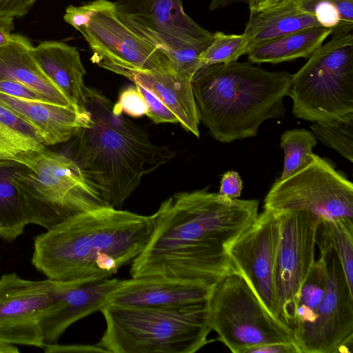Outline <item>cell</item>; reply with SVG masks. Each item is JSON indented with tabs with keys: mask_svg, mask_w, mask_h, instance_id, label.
Masks as SVG:
<instances>
[{
	"mask_svg": "<svg viewBox=\"0 0 353 353\" xmlns=\"http://www.w3.org/2000/svg\"><path fill=\"white\" fill-rule=\"evenodd\" d=\"M258 206V200L231 199L207 189L172 194L152 214V234L130 263L131 276L215 284L236 271L228 249L256 218Z\"/></svg>",
	"mask_w": 353,
	"mask_h": 353,
	"instance_id": "6da1fadb",
	"label": "cell"
},
{
	"mask_svg": "<svg viewBox=\"0 0 353 353\" xmlns=\"http://www.w3.org/2000/svg\"><path fill=\"white\" fill-rule=\"evenodd\" d=\"M152 228V215L110 205L90 210L36 236L32 263L53 280L109 279L143 251Z\"/></svg>",
	"mask_w": 353,
	"mask_h": 353,
	"instance_id": "7a4b0ae2",
	"label": "cell"
},
{
	"mask_svg": "<svg viewBox=\"0 0 353 353\" xmlns=\"http://www.w3.org/2000/svg\"><path fill=\"white\" fill-rule=\"evenodd\" d=\"M84 106L92 123L72 138L71 157L108 205L121 209L144 176L174 156L151 141L147 131L113 111V103L88 87Z\"/></svg>",
	"mask_w": 353,
	"mask_h": 353,
	"instance_id": "3957f363",
	"label": "cell"
},
{
	"mask_svg": "<svg viewBox=\"0 0 353 353\" xmlns=\"http://www.w3.org/2000/svg\"><path fill=\"white\" fill-rule=\"evenodd\" d=\"M292 74L250 62L201 67L191 79L200 119L223 143L255 137L263 122L283 118Z\"/></svg>",
	"mask_w": 353,
	"mask_h": 353,
	"instance_id": "277c9868",
	"label": "cell"
},
{
	"mask_svg": "<svg viewBox=\"0 0 353 353\" xmlns=\"http://www.w3.org/2000/svg\"><path fill=\"white\" fill-rule=\"evenodd\" d=\"M100 312L105 329L97 345L105 352L194 353L212 341L208 301L173 309L106 305Z\"/></svg>",
	"mask_w": 353,
	"mask_h": 353,
	"instance_id": "5b68a950",
	"label": "cell"
},
{
	"mask_svg": "<svg viewBox=\"0 0 353 353\" xmlns=\"http://www.w3.org/2000/svg\"><path fill=\"white\" fill-rule=\"evenodd\" d=\"M12 176L28 224L50 229L90 210L108 205L70 157L46 147L19 154Z\"/></svg>",
	"mask_w": 353,
	"mask_h": 353,
	"instance_id": "8992f818",
	"label": "cell"
},
{
	"mask_svg": "<svg viewBox=\"0 0 353 353\" xmlns=\"http://www.w3.org/2000/svg\"><path fill=\"white\" fill-rule=\"evenodd\" d=\"M292 113L308 121L353 113V35L334 37L292 74Z\"/></svg>",
	"mask_w": 353,
	"mask_h": 353,
	"instance_id": "52a82bcc",
	"label": "cell"
},
{
	"mask_svg": "<svg viewBox=\"0 0 353 353\" xmlns=\"http://www.w3.org/2000/svg\"><path fill=\"white\" fill-rule=\"evenodd\" d=\"M63 19L83 36L93 52L92 61L101 68L118 74L125 70H174L163 52L119 19L114 2L94 0L79 6L70 5Z\"/></svg>",
	"mask_w": 353,
	"mask_h": 353,
	"instance_id": "ba28073f",
	"label": "cell"
},
{
	"mask_svg": "<svg viewBox=\"0 0 353 353\" xmlns=\"http://www.w3.org/2000/svg\"><path fill=\"white\" fill-rule=\"evenodd\" d=\"M212 330L233 353L270 343H296L293 331L265 308L243 276L235 271L214 284L208 301Z\"/></svg>",
	"mask_w": 353,
	"mask_h": 353,
	"instance_id": "9c48e42d",
	"label": "cell"
},
{
	"mask_svg": "<svg viewBox=\"0 0 353 353\" xmlns=\"http://www.w3.org/2000/svg\"><path fill=\"white\" fill-rule=\"evenodd\" d=\"M263 208L275 213L307 211L322 221L353 219V184L314 154L312 161L301 170L274 183Z\"/></svg>",
	"mask_w": 353,
	"mask_h": 353,
	"instance_id": "30bf717a",
	"label": "cell"
},
{
	"mask_svg": "<svg viewBox=\"0 0 353 353\" xmlns=\"http://www.w3.org/2000/svg\"><path fill=\"white\" fill-rule=\"evenodd\" d=\"M88 281L29 280L17 273L0 277V342L43 348L41 319L65 290Z\"/></svg>",
	"mask_w": 353,
	"mask_h": 353,
	"instance_id": "8fae6325",
	"label": "cell"
},
{
	"mask_svg": "<svg viewBox=\"0 0 353 353\" xmlns=\"http://www.w3.org/2000/svg\"><path fill=\"white\" fill-rule=\"evenodd\" d=\"M281 237L276 262L279 320L292 331L300 289L315 262V244L322 219L307 211L279 213Z\"/></svg>",
	"mask_w": 353,
	"mask_h": 353,
	"instance_id": "7c38bea8",
	"label": "cell"
},
{
	"mask_svg": "<svg viewBox=\"0 0 353 353\" xmlns=\"http://www.w3.org/2000/svg\"><path fill=\"white\" fill-rule=\"evenodd\" d=\"M281 228V214L264 210L228 249L234 270L243 276L268 312L279 321L276 281Z\"/></svg>",
	"mask_w": 353,
	"mask_h": 353,
	"instance_id": "4fadbf2b",
	"label": "cell"
},
{
	"mask_svg": "<svg viewBox=\"0 0 353 353\" xmlns=\"http://www.w3.org/2000/svg\"><path fill=\"white\" fill-rule=\"evenodd\" d=\"M327 269L324 294L317 317L296 341L301 353H350L353 346V290L332 250L321 251Z\"/></svg>",
	"mask_w": 353,
	"mask_h": 353,
	"instance_id": "5bb4252c",
	"label": "cell"
},
{
	"mask_svg": "<svg viewBox=\"0 0 353 353\" xmlns=\"http://www.w3.org/2000/svg\"><path fill=\"white\" fill-rule=\"evenodd\" d=\"M201 281L163 276L120 280L106 305L123 307L183 308L207 303L212 288Z\"/></svg>",
	"mask_w": 353,
	"mask_h": 353,
	"instance_id": "9a60e30c",
	"label": "cell"
},
{
	"mask_svg": "<svg viewBox=\"0 0 353 353\" xmlns=\"http://www.w3.org/2000/svg\"><path fill=\"white\" fill-rule=\"evenodd\" d=\"M114 4L118 14L185 43L207 48L213 39L214 33L185 12L182 0H119Z\"/></svg>",
	"mask_w": 353,
	"mask_h": 353,
	"instance_id": "2e32d148",
	"label": "cell"
},
{
	"mask_svg": "<svg viewBox=\"0 0 353 353\" xmlns=\"http://www.w3.org/2000/svg\"><path fill=\"white\" fill-rule=\"evenodd\" d=\"M120 279H105L81 282L63 292L48 307L41 321L46 344L58 343L59 338L74 323L106 305L108 296Z\"/></svg>",
	"mask_w": 353,
	"mask_h": 353,
	"instance_id": "e0dca14e",
	"label": "cell"
},
{
	"mask_svg": "<svg viewBox=\"0 0 353 353\" xmlns=\"http://www.w3.org/2000/svg\"><path fill=\"white\" fill-rule=\"evenodd\" d=\"M0 103L33 126L46 146L68 141L80 129L92 123L91 114L86 108L61 106L47 101L12 97L1 92Z\"/></svg>",
	"mask_w": 353,
	"mask_h": 353,
	"instance_id": "ac0fdd59",
	"label": "cell"
},
{
	"mask_svg": "<svg viewBox=\"0 0 353 353\" xmlns=\"http://www.w3.org/2000/svg\"><path fill=\"white\" fill-rule=\"evenodd\" d=\"M32 54L45 75L75 105L84 106L85 70L77 48L57 41L41 42L32 48Z\"/></svg>",
	"mask_w": 353,
	"mask_h": 353,
	"instance_id": "d6986e66",
	"label": "cell"
},
{
	"mask_svg": "<svg viewBox=\"0 0 353 353\" xmlns=\"http://www.w3.org/2000/svg\"><path fill=\"white\" fill-rule=\"evenodd\" d=\"M32 48L28 38L17 34L14 39L0 47V81H11L23 85L47 102L79 108L42 72L32 57Z\"/></svg>",
	"mask_w": 353,
	"mask_h": 353,
	"instance_id": "ffe728a7",
	"label": "cell"
},
{
	"mask_svg": "<svg viewBox=\"0 0 353 353\" xmlns=\"http://www.w3.org/2000/svg\"><path fill=\"white\" fill-rule=\"evenodd\" d=\"M120 75L152 91L173 112L185 130L199 137L200 117L191 79L174 70L163 72L125 70Z\"/></svg>",
	"mask_w": 353,
	"mask_h": 353,
	"instance_id": "44dd1931",
	"label": "cell"
},
{
	"mask_svg": "<svg viewBox=\"0 0 353 353\" xmlns=\"http://www.w3.org/2000/svg\"><path fill=\"white\" fill-rule=\"evenodd\" d=\"M318 26L321 25L315 16L299 8L294 0L265 10L250 12L243 34L249 51L264 41Z\"/></svg>",
	"mask_w": 353,
	"mask_h": 353,
	"instance_id": "7402d4cb",
	"label": "cell"
},
{
	"mask_svg": "<svg viewBox=\"0 0 353 353\" xmlns=\"http://www.w3.org/2000/svg\"><path fill=\"white\" fill-rule=\"evenodd\" d=\"M331 30L312 27L252 47L246 54L252 63L276 64L298 58H309L331 34Z\"/></svg>",
	"mask_w": 353,
	"mask_h": 353,
	"instance_id": "603a6c76",
	"label": "cell"
},
{
	"mask_svg": "<svg viewBox=\"0 0 353 353\" xmlns=\"http://www.w3.org/2000/svg\"><path fill=\"white\" fill-rule=\"evenodd\" d=\"M117 16L131 30L163 52L173 63L176 72L192 79L194 74L203 67L200 56L205 47L185 43L145 28L118 14Z\"/></svg>",
	"mask_w": 353,
	"mask_h": 353,
	"instance_id": "cb8c5ba5",
	"label": "cell"
},
{
	"mask_svg": "<svg viewBox=\"0 0 353 353\" xmlns=\"http://www.w3.org/2000/svg\"><path fill=\"white\" fill-rule=\"evenodd\" d=\"M17 164L0 161V237L7 242L19 237L28 224L21 196L12 176Z\"/></svg>",
	"mask_w": 353,
	"mask_h": 353,
	"instance_id": "d4e9b609",
	"label": "cell"
},
{
	"mask_svg": "<svg viewBox=\"0 0 353 353\" xmlns=\"http://www.w3.org/2000/svg\"><path fill=\"white\" fill-rule=\"evenodd\" d=\"M38 131L13 111L0 103V161L45 148Z\"/></svg>",
	"mask_w": 353,
	"mask_h": 353,
	"instance_id": "484cf974",
	"label": "cell"
},
{
	"mask_svg": "<svg viewBox=\"0 0 353 353\" xmlns=\"http://www.w3.org/2000/svg\"><path fill=\"white\" fill-rule=\"evenodd\" d=\"M327 277L325 256L315 261L303 282L297 299L296 325L293 330L296 341L302 336L314 323L322 301Z\"/></svg>",
	"mask_w": 353,
	"mask_h": 353,
	"instance_id": "4316f807",
	"label": "cell"
},
{
	"mask_svg": "<svg viewBox=\"0 0 353 353\" xmlns=\"http://www.w3.org/2000/svg\"><path fill=\"white\" fill-rule=\"evenodd\" d=\"M320 252L332 250L342 266L347 283L353 290V222L352 219L341 218L321 222Z\"/></svg>",
	"mask_w": 353,
	"mask_h": 353,
	"instance_id": "83f0119b",
	"label": "cell"
},
{
	"mask_svg": "<svg viewBox=\"0 0 353 353\" xmlns=\"http://www.w3.org/2000/svg\"><path fill=\"white\" fill-rule=\"evenodd\" d=\"M302 10L313 14L321 26L330 29L332 37L351 33L353 0H296Z\"/></svg>",
	"mask_w": 353,
	"mask_h": 353,
	"instance_id": "f1b7e54d",
	"label": "cell"
},
{
	"mask_svg": "<svg viewBox=\"0 0 353 353\" xmlns=\"http://www.w3.org/2000/svg\"><path fill=\"white\" fill-rule=\"evenodd\" d=\"M316 145V139L310 130L293 129L283 132L280 146L284 152V164L278 180L287 179L310 163L314 154L312 148Z\"/></svg>",
	"mask_w": 353,
	"mask_h": 353,
	"instance_id": "f546056e",
	"label": "cell"
},
{
	"mask_svg": "<svg viewBox=\"0 0 353 353\" xmlns=\"http://www.w3.org/2000/svg\"><path fill=\"white\" fill-rule=\"evenodd\" d=\"M310 128L316 139L353 161V113L340 119L314 121Z\"/></svg>",
	"mask_w": 353,
	"mask_h": 353,
	"instance_id": "4dcf8cb0",
	"label": "cell"
},
{
	"mask_svg": "<svg viewBox=\"0 0 353 353\" xmlns=\"http://www.w3.org/2000/svg\"><path fill=\"white\" fill-rule=\"evenodd\" d=\"M248 52L247 41L243 34H226L217 31L214 33L211 43L201 53L200 60L203 66L229 63L236 61Z\"/></svg>",
	"mask_w": 353,
	"mask_h": 353,
	"instance_id": "1f68e13d",
	"label": "cell"
},
{
	"mask_svg": "<svg viewBox=\"0 0 353 353\" xmlns=\"http://www.w3.org/2000/svg\"><path fill=\"white\" fill-rule=\"evenodd\" d=\"M113 111L116 114L125 113L132 117L147 114V104L135 84L127 87L120 93L117 102L113 105Z\"/></svg>",
	"mask_w": 353,
	"mask_h": 353,
	"instance_id": "d6a6232c",
	"label": "cell"
},
{
	"mask_svg": "<svg viewBox=\"0 0 353 353\" xmlns=\"http://www.w3.org/2000/svg\"><path fill=\"white\" fill-rule=\"evenodd\" d=\"M144 98L148 107L146 115L155 123H179L177 117L159 98L146 88L134 83Z\"/></svg>",
	"mask_w": 353,
	"mask_h": 353,
	"instance_id": "836d02e7",
	"label": "cell"
},
{
	"mask_svg": "<svg viewBox=\"0 0 353 353\" xmlns=\"http://www.w3.org/2000/svg\"><path fill=\"white\" fill-rule=\"evenodd\" d=\"M0 92L19 99L46 101L41 95L29 88L11 81H0Z\"/></svg>",
	"mask_w": 353,
	"mask_h": 353,
	"instance_id": "e575fe53",
	"label": "cell"
},
{
	"mask_svg": "<svg viewBox=\"0 0 353 353\" xmlns=\"http://www.w3.org/2000/svg\"><path fill=\"white\" fill-rule=\"evenodd\" d=\"M219 194L228 198L237 199L241 196L243 181L239 173L228 171L223 174L221 180Z\"/></svg>",
	"mask_w": 353,
	"mask_h": 353,
	"instance_id": "d590c367",
	"label": "cell"
},
{
	"mask_svg": "<svg viewBox=\"0 0 353 353\" xmlns=\"http://www.w3.org/2000/svg\"><path fill=\"white\" fill-rule=\"evenodd\" d=\"M37 0H0V17H21Z\"/></svg>",
	"mask_w": 353,
	"mask_h": 353,
	"instance_id": "8d00e7d4",
	"label": "cell"
},
{
	"mask_svg": "<svg viewBox=\"0 0 353 353\" xmlns=\"http://www.w3.org/2000/svg\"><path fill=\"white\" fill-rule=\"evenodd\" d=\"M46 353H61V352H105V351L95 345H63L58 343L46 344L43 347Z\"/></svg>",
	"mask_w": 353,
	"mask_h": 353,
	"instance_id": "74e56055",
	"label": "cell"
},
{
	"mask_svg": "<svg viewBox=\"0 0 353 353\" xmlns=\"http://www.w3.org/2000/svg\"><path fill=\"white\" fill-rule=\"evenodd\" d=\"M301 353L295 343H270L250 349L248 353Z\"/></svg>",
	"mask_w": 353,
	"mask_h": 353,
	"instance_id": "f35d334b",
	"label": "cell"
},
{
	"mask_svg": "<svg viewBox=\"0 0 353 353\" xmlns=\"http://www.w3.org/2000/svg\"><path fill=\"white\" fill-rule=\"evenodd\" d=\"M13 19L12 17H0V47L11 41L16 36V34L12 33Z\"/></svg>",
	"mask_w": 353,
	"mask_h": 353,
	"instance_id": "ab89813d",
	"label": "cell"
},
{
	"mask_svg": "<svg viewBox=\"0 0 353 353\" xmlns=\"http://www.w3.org/2000/svg\"><path fill=\"white\" fill-rule=\"evenodd\" d=\"M294 0H251L248 4L250 12L265 10L279 6Z\"/></svg>",
	"mask_w": 353,
	"mask_h": 353,
	"instance_id": "60d3db41",
	"label": "cell"
},
{
	"mask_svg": "<svg viewBox=\"0 0 353 353\" xmlns=\"http://www.w3.org/2000/svg\"><path fill=\"white\" fill-rule=\"evenodd\" d=\"M251 0H211L209 10L214 11L236 3L248 4Z\"/></svg>",
	"mask_w": 353,
	"mask_h": 353,
	"instance_id": "b9f144b4",
	"label": "cell"
},
{
	"mask_svg": "<svg viewBox=\"0 0 353 353\" xmlns=\"http://www.w3.org/2000/svg\"><path fill=\"white\" fill-rule=\"evenodd\" d=\"M19 349L14 345L0 342V353H19Z\"/></svg>",
	"mask_w": 353,
	"mask_h": 353,
	"instance_id": "7bdbcfd3",
	"label": "cell"
}]
</instances>
